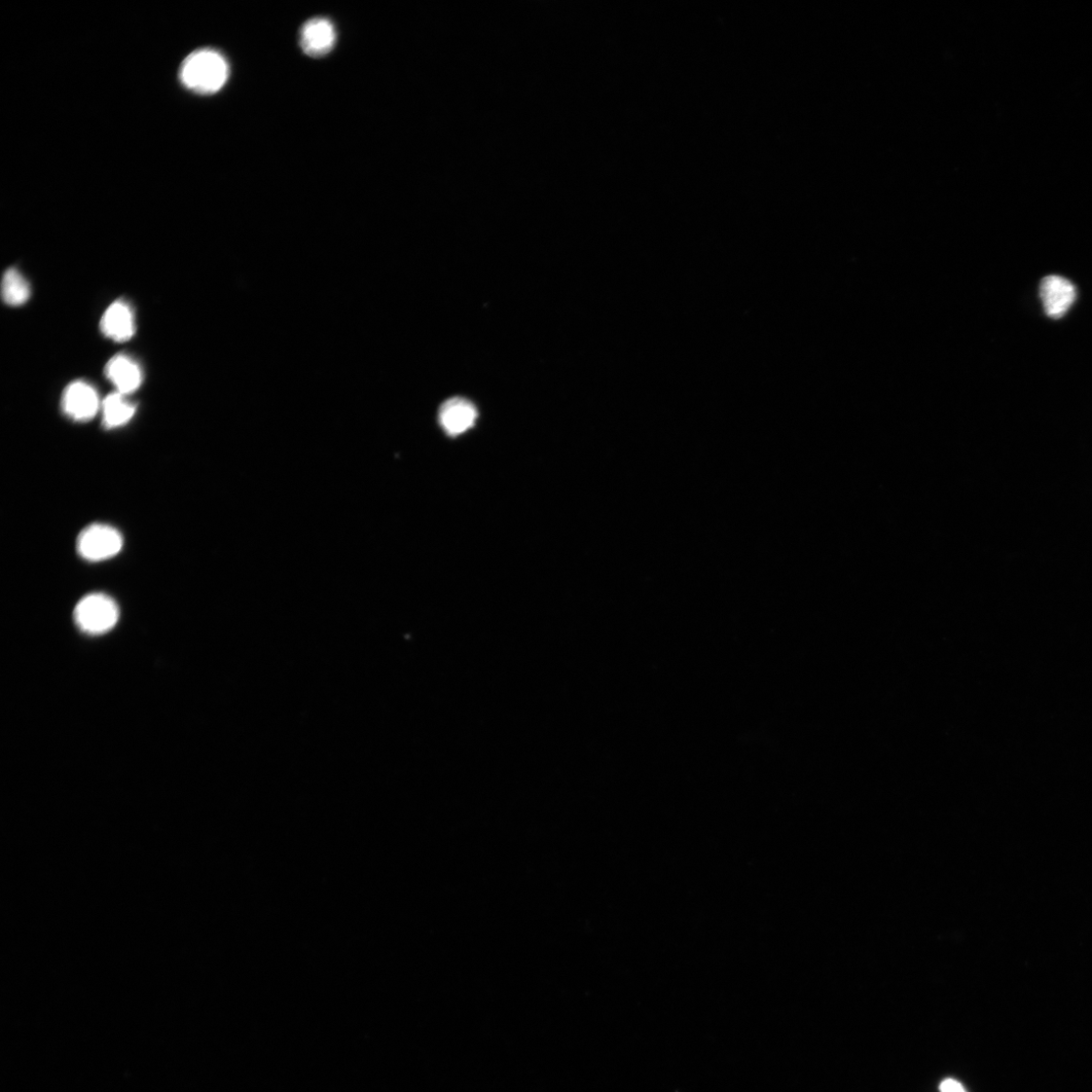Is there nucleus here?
Here are the masks:
<instances>
[{
	"label": "nucleus",
	"mask_w": 1092,
	"mask_h": 1092,
	"mask_svg": "<svg viewBox=\"0 0 1092 1092\" xmlns=\"http://www.w3.org/2000/svg\"><path fill=\"white\" fill-rule=\"evenodd\" d=\"M229 72V64L220 52L201 49L182 63L179 78L188 90L200 94H212L224 88Z\"/></svg>",
	"instance_id": "1"
},
{
	"label": "nucleus",
	"mask_w": 1092,
	"mask_h": 1092,
	"mask_svg": "<svg viewBox=\"0 0 1092 1092\" xmlns=\"http://www.w3.org/2000/svg\"><path fill=\"white\" fill-rule=\"evenodd\" d=\"M120 611L111 597L93 593L84 597L76 607L75 619L78 627L89 635L98 636L115 628Z\"/></svg>",
	"instance_id": "2"
},
{
	"label": "nucleus",
	"mask_w": 1092,
	"mask_h": 1092,
	"mask_svg": "<svg viewBox=\"0 0 1092 1092\" xmlns=\"http://www.w3.org/2000/svg\"><path fill=\"white\" fill-rule=\"evenodd\" d=\"M123 544V536L115 527L96 523L81 532L77 549L83 559L97 563L116 557L122 551Z\"/></svg>",
	"instance_id": "3"
},
{
	"label": "nucleus",
	"mask_w": 1092,
	"mask_h": 1092,
	"mask_svg": "<svg viewBox=\"0 0 1092 1092\" xmlns=\"http://www.w3.org/2000/svg\"><path fill=\"white\" fill-rule=\"evenodd\" d=\"M61 407L63 413L73 421H91L100 408L98 394L86 382H73L64 390Z\"/></svg>",
	"instance_id": "4"
},
{
	"label": "nucleus",
	"mask_w": 1092,
	"mask_h": 1092,
	"mask_svg": "<svg viewBox=\"0 0 1092 1092\" xmlns=\"http://www.w3.org/2000/svg\"><path fill=\"white\" fill-rule=\"evenodd\" d=\"M1040 298L1048 317L1062 318L1076 299L1074 284L1065 277L1049 275L1040 284Z\"/></svg>",
	"instance_id": "5"
},
{
	"label": "nucleus",
	"mask_w": 1092,
	"mask_h": 1092,
	"mask_svg": "<svg viewBox=\"0 0 1092 1092\" xmlns=\"http://www.w3.org/2000/svg\"><path fill=\"white\" fill-rule=\"evenodd\" d=\"M336 42L334 25L325 18H314L301 29L300 45L304 53L319 58L331 53Z\"/></svg>",
	"instance_id": "6"
},
{
	"label": "nucleus",
	"mask_w": 1092,
	"mask_h": 1092,
	"mask_svg": "<svg viewBox=\"0 0 1092 1092\" xmlns=\"http://www.w3.org/2000/svg\"><path fill=\"white\" fill-rule=\"evenodd\" d=\"M478 419V409L469 399L462 396H454L446 400L439 412V421L442 428L450 436H458L473 425Z\"/></svg>",
	"instance_id": "7"
},
{
	"label": "nucleus",
	"mask_w": 1092,
	"mask_h": 1092,
	"mask_svg": "<svg viewBox=\"0 0 1092 1092\" xmlns=\"http://www.w3.org/2000/svg\"><path fill=\"white\" fill-rule=\"evenodd\" d=\"M99 326L101 334L116 342L128 341L136 334L133 310L123 300L116 301L106 309Z\"/></svg>",
	"instance_id": "8"
},
{
	"label": "nucleus",
	"mask_w": 1092,
	"mask_h": 1092,
	"mask_svg": "<svg viewBox=\"0 0 1092 1092\" xmlns=\"http://www.w3.org/2000/svg\"><path fill=\"white\" fill-rule=\"evenodd\" d=\"M104 373L116 387L117 392L125 395L136 392L143 382V374L138 362L125 354H118L111 358L106 363Z\"/></svg>",
	"instance_id": "9"
},
{
	"label": "nucleus",
	"mask_w": 1092,
	"mask_h": 1092,
	"mask_svg": "<svg viewBox=\"0 0 1092 1092\" xmlns=\"http://www.w3.org/2000/svg\"><path fill=\"white\" fill-rule=\"evenodd\" d=\"M102 422L105 428L115 429L129 423L136 413V406L125 394L116 392L108 394L101 404Z\"/></svg>",
	"instance_id": "10"
},
{
	"label": "nucleus",
	"mask_w": 1092,
	"mask_h": 1092,
	"mask_svg": "<svg viewBox=\"0 0 1092 1092\" xmlns=\"http://www.w3.org/2000/svg\"><path fill=\"white\" fill-rule=\"evenodd\" d=\"M2 295L4 302L12 307L25 305L30 297V287L27 279L16 269L8 270L3 277Z\"/></svg>",
	"instance_id": "11"
},
{
	"label": "nucleus",
	"mask_w": 1092,
	"mask_h": 1092,
	"mask_svg": "<svg viewBox=\"0 0 1092 1092\" xmlns=\"http://www.w3.org/2000/svg\"><path fill=\"white\" fill-rule=\"evenodd\" d=\"M940 1092H966L964 1087L954 1079H946L940 1084Z\"/></svg>",
	"instance_id": "12"
}]
</instances>
